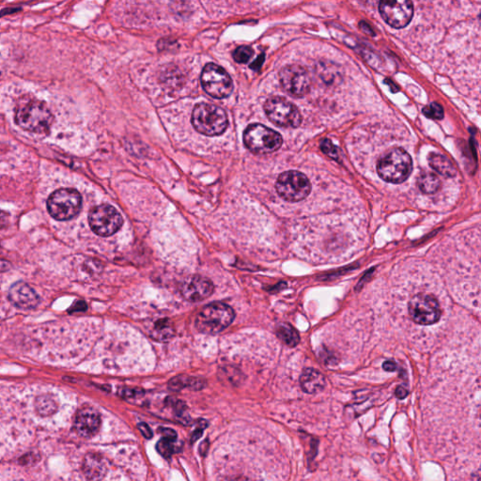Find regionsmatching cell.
Returning a JSON list of instances; mask_svg holds the SVG:
<instances>
[{"mask_svg":"<svg viewBox=\"0 0 481 481\" xmlns=\"http://www.w3.org/2000/svg\"><path fill=\"white\" fill-rule=\"evenodd\" d=\"M53 120V115L46 104L36 99H22L16 107V123L25 131L46 134L50 130Z\"/></svg>","mask_w":481,"mask_h":481,"instance_id":"obj_1","label":"cell"},{"mask_svg":"<svg viewBox=\"0 0 481 481\" xmlns=\"http://www.w3.org/2000/svg\"><path fill=\"white\" fill-rule=\"evenodd\" d=\"M413 161L407 151L397 148L388 151L379 160L377 171L384 181L402 184L411 175Z\"/></svg>","mask_w":481,"mask_h":481,"instance_id":"obj_2","label":"cell"},{"mask_svg":"<svg viewBox=\"0 0 481 481\" xmlns=\"http://www.w3.org/2000/svg\"><path fill=\"white\" fill-rule=\"evenodd\" d=\"M192 123L198 132L209 137L222 135L229 126L228 117L224 109L208 103L198 104L195 107Z\"/></svg>","mask_w":481,"mask_h":481,"instance_id":"obj_3","label":"cell"},{"mask_svg":"<svg viewBox=\"0 0 481 481\" xmlns=\"http://www.w3.org/2000/svg\"><path fill=\"white\" fill-rule=\"evenodd\" d=\"M235 317L233 309L223 303H212L198 313L196 327L201 333L215 334L225 330Z\"/></svg>","mask_w":481,"mask_h":481,"instance_id":"obj_4","label":"cell"},{"mask_svg":"<svg viewBox=\"0 0 481 481\" xmlns=\"http://www.w3.org/2000/svg\"><path fill=\"white\" fill-rule=\"evenodd\" d=\"M82 208V198L79 191L62 188L52 193L47 200V210L51 217L59 221L76 217Z\"/></svg>","mask_w":481,"mask_h":481,"instance_id":"obj_5","label":"cell"},{"mask_svg":"<svg viewBox=\"0 0 481 481\" xmlns=\"http://www.w3.org/2000/svg\"><path fill=\"white\" fill-rule=\"evenodd\" d=\"M245 147L256 154H267L278 151L281 147L282 137L275 130L268 128L259 123L248 126L244 133Z\"/></svg>","mask_w":481,"mask_h":481,"instance_id":"obj_6","label":"cell"},{"mask_svg":"<svg viewBox=\"0 0 481 481\" xmlns=\"http://www.w3.org/2000/svg\"><path fill=\"white\" fill-rule=\"evenodd\" d=\"M278 195L290 203L305 200L311 191V182L299 171H287L278 177L276 184Z\"/></svg>","mask_w":481,"mask_h":481,"instance_id":"obj_7","label":"cell"},{"mask_svg":"<svg viewBox=\"0 0 481 481\" xmlns=\"http://www.w3.org/2000/svg\"><path fill=\"white\" fill-rule=\"evenodd\" d=\"M264 111L273 124L283 128H297L302 123L299 109L285 98L268 99L264 104Z\"/></svg>","mask_w":481,"mask_h":481,"instance_id":"obj_8","label":"cell"},{"mask_svg":"<svg viewBox=\"0 0 481 481\" xmlns=\"http://www.w3.org/2000/svg\"><path fill=\"white\" fill-rule=\"evenodd\" d=\"M201 80L203 90L214 98L228 97L233 90L231 76L223 68L215 63H209L204 67Z\"/></svg>","mask_w":481,"mask_h":481,"instance_id":"obj_9","label":"cell"},{"mask_svg":"<svg viewBox=\"0 0 481 481\" xmlns=\"http://www.w3.org/2000/svg\"><path fill=\"white\" fill-rule=\"evenodd\" d=\"M88 222L96 234L107 237L111 236L121 228L123 219L114 207L103 204L91 210L88 215Z\"/></svg>","mask_w":481,"mask_h":481,"instance_id":"obj_10","label":"cell"},{"mask_svg":"<svg viewBox=\"0 0 481 481\" xmlns=\"http://www.w3.org/2000/svg\"><path fill=\"white\" fill-rule=\"evenodd\" d=\"M409 315L420 325H431L438 323L441 317L438 301L433 295L419 294L412 297L408 305Z\"/></svg>","mask_w":481,"mask_h":481,"instance_id":"obj_11","label":"cell"},{"mask_svg":"<svg viewBox=\"0 0 481 481\" xmlns=\"http://www.w3.org/2000/svg\"><path fill=\"white\" fill-rule=\"evenodd\" d=\"M282 88L295 97H302L311 88V77L308 71L297 65H287L279 73Z\"/></svg>","mask_w":481,"mask_h":481,"instance_id":"obj_12","label":"cell"},{"mask_svg":"<svg viewBox=\"0 0 481 481\" xmlns=\"http://www.w3.org/2000/svg\"><path fill=\"white\" fill-rule=\"evenodd\" d=\"M379 11L384 20L395 29L407 26L414 15L413 4L408 0L381 2Z\"/></svg>","mask_w":481,"mask_h":481,"instance_id":"obj_13","label":"cell"},{"mask_svg":"<svg viewBox=\"0 0 481 481\" xmlns=\"http://www.w3.org/2000/svg\"><path fill=\"white\" fill-rule=\"evenodd\" d=\"M179 291L184 299L196 303L211 297L215 287L210 279L201 276H193L182 282Z\"/></svg>","mask_w":481,"mask_h":481,"instance_id":"obj_14","label":"cell"},{"mask_svg":"<svg viewBox=\"0 0 481 481\" xmlns=\"http://www.w3.org/2000/svg\"><path fill=\"white\" fill-rule=\"evenodd\" d=\"M74 425L77 435L84 438H93L100 428V414L95 409L87 406L77 412Z\"/></svg>","mask_w":481,"mask_h":481,"instance_id":"obj_15","label":"cell"},{"mask_svg":"<svg viewBox=\"0 0 481 481\" xmlns=\"http://www.w3.org/2000/svg\"><path fill=\"white\" fill-rule=\"evenodd\" d=\"M9 298L11 302L19 309H32L40 304V297L34 290L22 281L16 282L11 287Z\"/></svg>","mask_w":481,"mask_h":481,"instance_id":"obj_16","label":"cell"},{"mask_svg":"<svg viewBox=\"0 0 481 481\" xmlns=\"http://www.w3.org/2000/svg\"><path fill=\"white\" fill-rule=\"evenodd\" d=\"M300 384L306 393L315 394L325 388V378L316 370L306 369L301 375Z\"/></svg>","mask_w":481,"mask_h":481,"instance_id":"obj_17","label":"cell"},{"mask_svg":"<svg viewBox=\"0 0 481 481\" xmlns=\"http://www.w3.org/2000/svg\"><path fill=\"white\" fill-rule=\"evenodd\" d=\"M107 461L102 456L90 454L85 459L84 472L90 481L100 480L107 474Z\"/></svg>","mask_w":481,"mask_h":481,"instance_id":"obj_18","label":"cell"},{"mask_svg":"<svg viewBox=\"0 0 481 481\" xmlns=\"http://www.w3.org/2000/svg\"><path fill=\"white\" fill-rule=\"evenodd\" d=\"M428 164L436 171L445 177H454L456 175V168L452 161L442 154L431 153L428 156Z\"/></svg>","mask_w":481,"mask_h":481,"instance_id":"obj_19","label":"cell"},{"mask_svg":"<svg viewBox=\"0 0 481 481\" xmlns=\"http://www.w3.org/2000/svg\"><path fill=\"white\" fill-rule=\"evenodd\" d=\"M417 185L424 194H435L441 187V179L435 173L425 172L417 179Z\"/></svg>","mask_w":481,"mask_h":481,"instance_id":"obj_20","label":"cell"},{"mask_svg":"<svg viewBox=\"0 0 481 481\" xmlns=\"http://www.w3.org/2000/svg\"><path fill=\"white\" fill-rule=\"evenodd\" d=\"M205 386V381L201 380L198 378H190L187 376H179L172 379L168 384V386L171 391H179L184 388H189L194 389V391H198V389L203 388Z\"/></svg>","mask_w":481,"mask_h":481,"instance_id":"obj_21","label":"cell"},{"mask_svg":"<svg viewBox=\"0 0 481 481\" xmlns=\"http://www.w3.org/2000/svg\"><path fill=\"white\" fill-rule=\"evenodd\" d=\"M276 336L289 347H295L300 341L298 332L287 323H281L276 328Z\"/></svg>","mask_w":481,"mask_h":481,"instance_id":"obj_22","label":"cell"},{"mask_svg":"<svg viewBox=\"0 0 481 481\" xmlns=\"http://www.w3.org/2000/svg\"><path fill=\"white\" fill-rule=\"evenodd\" d=\"M174 336L173 326L171 325L170 320L165 319L159 320L154 325L151 337L156 341H168Z\"/></svg>","mask_w":481,"mask_h":481,"instance_id":"obj_23","label":"cell"},{"mask_svg":"<svg viewBox=\"0 0 481 481\" xmlns=\"http://www.w3.org/2000/svg\"><path fill=\"white\" fill-rule=\"evenodd\" d=\"M57 405L50 396H43L38 398L37 410L41 414H50L56 410Z\"/></svg>","mask_w":481,"mask_h":481,"instance_id":"obj_24","label":"cell"},{"mask_svg":"<svg viewBox=\"0 0 481 481\" xmlns=\"http://www.w3.org/2000/svg\"><path fill=\"white\" fill-rule=\"evenodd\" d=\"M254 54L253 49L250 46H242L237 47L233 52V59L238 63H247L250 62Z\"/></svg>","mask_w":481,"mask_h":481,"instance_id":"obj_25","label":"cell"},{"mask_svg":"<svg viewBox=\"0 0 481 481\" xmlns=\"http://www.w3.org/2000/svg\"><path fill=\"white\" fill-rule=\"evenodd\" d=\"M174 442L171 441L170 439L163 438L157 443L156 449L157 452L165 459H170L172 456L173 453L175 452V447H174Z\"/></svg>","mask_w":481,"mask_h":481,"instance_id":"obj_26","label":"cell"},{"mask_svg":"<svg viewBox=\"0 0 481 481\" xmlns=\"http://www.w3.org/2000/svg\"><path fill=\"white\" fill-rule=\"evenodd\" d=\"M423 113L426 117L433 118V120H442L444 118L443 107L436 103L431 104L430 106L424 107Z\"/></svg>","mask_w":481,"mask_h":481,"instance_id":"obj_27","label":"cell"},{"mask_svg":"<svg viewBox=\"0 0 481 481\" xmlns=\"http://www.w3.org/2000/svg\"><path fill=\"white\" fill-rule=\"evenodd\" d=\"M320 148H322L323 153L327 154L332 159L337 160V161L341 160V156H339L341 153H339V149L330 140H323L322 143H320Z\"/></svg>","mask_w":481,"mask_h":481,"instance_id":"obj_28","label":"cell"},{"mask_svg":"<svg viewBox=\"0 0 481 481\" xmlns=\"http://www.w3.org/2000/svg\"><path fill=\"white\" fill-rule=\"evenodd\" d=\"M206 427L207 423L205 420H198V427L196 428L194 433H193L192 438H191V442H192V443H194V442L197 441L198 439L201 438V435H203L204 428Z\"/></svg>","mask_w":481,"mask_h":481,"instance_id":"obj_29","label":"cell"},{"mask_svg":"<svg viewBox=\"0 0 481 481\" xmlns=\"http://www.w3.org/2000/svg\"><path fill=\"white\" fill-rule=\"evenodd\" d=\"M159 431L162 433V435L164 436V438L170 439L171 441H176L177 433L172 428H160Z\"/></svg>","mask_w":481,"mask_h":481,"instance_id":"obj_30","label":"cell"},{"mask_svg":"<svg viewBox=\"0 0 481 481\" xmlns=\"http://www.w3.org/2000/svg\"><path fill=\"white\" fill-rule=\"evenodd\" d=\"M138 430L141 431V433L144 435V438L150 439L153 438V431H151V428L149 427L145 423H140L138 425Z\"/></svg>","mask_w":481,"mask_h":481,"instance_id":"obj_31","label":"cell"},{"mask_svg":"<svg viewBox=\"0 0 481 481\" xmlns=\"http://www.w3.org/2000/svg\"><path fill=\"white\" fill-rule=\"evenodd\" d=\"M383 369L388 372H395L397 370V364L392 360L386 361L383 365Z\"/></svg>","mask_w":481,"mask_h":481,"instance_id":"obj_32","label":"cell"},{"mask_svg":"<svg viewBox=\"0 0 481 481\" xmlns=\"http://www.w3.org/2000/svg\"><path fill=\"white\" fill-rule=\"evenodd\" d=\"M86 309H87V306H86L84 302H76L72 306V308L69 311L72 313V312L84 311H86Z\"/></svg>","mask_w":481,"mask_h":481,"instance_id":"obj_33","label":"cell"},{"mask_svg":"<svg viewBox=\"0 0 481 481\" xmlns=\"http://www.w3.org/2000/svg\"><path fill=\"white\" fill-rule=\"evenodd\" d=\"M408 395V391L407 389L405 388H403V386H399V388H397L396 389V396L399 398V399L402 400L405 399V398L407 397Z\"/></svg>","mask_w":481,"mask_h":481,"instance_id":"obj_34","label":"cell"},{"mask_svg":"<svg viewBox=\"0 0 481 481\" xmlns=\"http://www.w3.org/2000/svg\"><path fill=\"white\" fill-rule=\"evenodd\" d=\"M264 55H262L261 57H258V60H256L255 62L253 63V65H250L251 69H254V70H256V69H259L262 66V63L264 62Z\"/></svg>","mask_w":481,"mask_h":481,"instance_id":"obj_35","label":"cell"},{"mask_svg":"<svg viewBox=\"0 0 481 481\" xmlns=\"http://www.w3.org/2000/svg\"><path fill=\"white\" fill-rule=\"evenodd\" d=\"M224 481H252L250 478L245 477H231L226 478Z\"/></svg>","mask_w":481,"mask_h":481,"instance_id":"obj_36","label":"cell"},{"mask_svg":"<svg viewBox=\"0 0 481 481\" xmlns=\"http://www.w3.org/2000/svg\"><path fill=\"white\" fill-rule=\"evenodd\" d=\"M10 264L7 262L0 261V272L9 269Z\"/></svg>","mask_w":481,"mask_h":481,"instance_id":"obj_37","label":"cell"},{"mask_svg":"<svg viewBox=\"0 0 481 481\" xmlns=\"http://www.w3.org/2000/svg\"><path fill=\"white\" fill-rule=\"evenodd\" d=\"M6 221V215L4 212H0V226H4Z\"/></svg>","mask_w":481,"mask_h":481,"instance_id":"obj_38","label":"cell"}]
</instances>
